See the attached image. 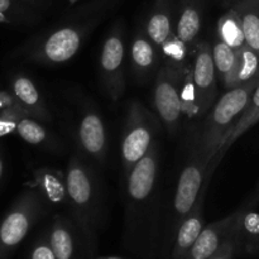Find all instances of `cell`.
<instances>
[{"label": "cell", "mask_w": 259, "mask_h": 259, "mask_svg": "<svg viewBox=\"0 0 259 259\" xmlns=\"http://www.w3.org/2000/svg\"><path fill=\"white\" fill-rule=\"evenodd\" d=\"M258 121H259V83L257 89L254 90V93H253L247 108H245V110L243 111V114L240 115L239 120L237 121L234 128L232 129L229 137H228L227 141L224 142V144L222 146L220 151L218 152L217 157L211 161L212 163H214L215 166H219V163L222 162L223 157H224V154L227 153L229 147L232 146V144L234 143L239 137H242L245 132L249 131L252 126H254Z\"/></svg>", "instance_id": "d6986e66"}, {"label": "cell", "mask_w": 259, "mask_h": 259, "mask_svg": "<svg viewBox=\"0 0 259 259\" xmlns=\"http://www.w3.org/2000/svg\"><path fill=\"white\" fill-rule=\"evenodd\" d=\"M239 215V209L223 219L217 220L209 225H205L201 234L184 259H207L211 257L224 243V240L232 234L235 222Z\"/></svg>", "instance_id": "5bb4252c"}, {"label": "cell", "mask_w": 259, "mask_h": 259, "mask_svg": "<svg viewBox=\"0 0 259 259\" xmlns=\"http://www.w3.org/2000/svg\"><path fill=\"white\" fill-rule=\"evenodd\" d=\"M175 13L174 0H156L147 18L146 29L154 45L161 48L167 39L175 35Z\"/></svg>", "instance_id": "e0dca14e"}, {"label": "cell", "mask_w": 259, "mask_h": 259, "mask_svg": "<svg viewBox=\"0 0 259 259\" xmlns=\"http://www.w3.org/2000/svg\"><path fill=\"white\" fill-rule=\"evenodd\" d=\"M68 2H70V3H76V2H77V0H68Z\"/></svg>", "instance_id": "e575fe53"}, {"label": "cell", "mask_w": 259, "mask_h": 259, "mask_svg": "<svg viewBox=\"0 0 259 259\" xmlns=\"http://www.w3.org/2000/svg\"><path fill=\"white\" fill-rule=\"evenodd\" d=\"M2 169H3V164H2V161H0V175H2Z\"/></svg>", "instance_id": "836d02e7"}, {"label": "cell", "mask_w": 259, "mask_h": 259, "mask_svg": "<svg viewBox=\"0 0 259 259\" xmlns=\"http://www.w3.org/2000/svg\"><path fill=\"white\" fill-rule=\"evenodd\" d=\"M158 47L147 34L144 27L141 28L136 32L131 45V63L134 73L139 80H146L154 71H158Z\"/></svg>", "instance_id": "2e32d148"}, {"label": "cell", "mask_w": 259, "mask_h": 259, "mask_svg": "<svg viewBox=\"0 0 259 259\" xmlns=\"http://www.w3.org/2000/svg\"><path fill=\"white\" fill-rule=\"evenodd\" d=\"M94 259H123V258H118V257H96Z\"/></svg>", "instance_id": "1f68e13d"}, {"label": "cell", "mask_w": 259, "mask_h": 259, "mask_svg": "<svg viewBox=\"0 0 259 259\" xmlns=\"http://www.w3.org/2000/svg\"><path fill=\"white\" fill-rule=\"evenodd\" d=\"M187 66L179 67L168 62L158 68L154 81L153 103L157 115L169 134H175L184 118L182 82Z\"/></svg>", "instance_id": "52a82bcc"}, {"label": "cell", "mask_w": 259, "mask_h": 259, "mask_svg": "<svg viewBox=\"0 0 259 259\" xmlns=\"http://www.w3.org/2000/svg\"><path fill=\"white\" fill-rule=\"evenodd\" d=\"M47 239L57 259H82V252L89 255L82 235L72 218L55 215Z\"/></svg>", "instance_id": "7c38bea8"}, {"label": "cell", "mask_w": 259, "mask_h": 259, "mask_svg": "<svg viewBox=\"0 0 259 259\" xmlns=\"http://www.w3.org/2000/svg\"><path fill=\"white\" fill-rule=\"evenodd\" d=\"M210 163L199 152L189 147L186 163L180 174L169 215L162 232V255L164 258L168 257L177 228L200 196Z\"/></svg>", "instance_id": "5b68a950"}, {"label": "cell", "mask_w": 259, "mask_h": 259, "mask_svg": "<svg viewBox=\"0 0 259 259\" xmlns=\"http://www.w3.org/2000/svg\"><path fill=\"white\" fill-rule=\"evenodd\" d=\"M217 167L218 166H215L212 162L210 163L206 177H205L204 185H202L201 192H200V196L197 197L196 202L192 206V209L190 210L189 214L185 217V219L182 220V223L177 228L171 250H169L168 257L166 259H184L186 257L187 253H189V250L191 249L192 245L195 244L199 235L201 234L202 229L205 228V197H206L210 180H211V176L215 169H217Z\"/></svg>", "instance_id": "30bf717a"}, {"label": "cell", "mask_w": 259, "mask_h": 259, "mask_svg": "<svg viewBox=\"0 0 259 259\" xmlns=\"http://www.w3.org/2000/svg\"><path fill=\"white\" fill-rule=\"evenodd\" d=\"M211 48L212 60H214L217 75L220 80H224L228 76V73L232 71L233 66H234L237 53H235L234 48H232L229 45L220 40L219 38H218V40L214 43Z\"/></svg>", "instance_id": "d4e9b609"}, {"label": "cell", "mask_w": 259, "mask_h": 259, "mask_svg": "<svg viewBox=\"0 0 259 259\" xmlns=\"http://www.w3.org/2000/svg\"><path fill=\"white\" fill-rule=\"evenodd\" d=\"M30 259H57L47 237L40 239L33 248L30 253Z\"/></svg>", "instance_id": "f1b7e54d"}, {"label": "cell", "mask_w": 259, "mask_h": 259, "mask_svg": "<svg viewBox=\"0 0 259 259\" xmlns=\"http://www.w3.org/2000/svg\"><path fill=\"white\" fill-rule=\"evenodd\" d=\"M40 186L46 200L53 204H62L68 201L66 179L61 177L58 172H45L40 177Z\"/></svg>", "instance_id": "603a6c76"}, {"label": "cell", "mask_w": 259, "mask_h": 259, "mask_svg": "<svg viewBox=\"0 0 259 259\" xmlns=\"http://www.w3.org/2000/svg\"><path fill=\"white\" fill-rule=\"evenodd\" d=\"M189 51L190 48L184 42H181L176 37V34L172 35L169 39H167L159 48V52L163 56L164 62L179 66V67L186 66V57Z\"/></svg>", "instance_id": "484cf974"}, {"label": "cell", "mask_w": 259, "mask_h": 259, "mask_svg": "<svg viewBox=\"0 0 259 259\" xmlns=\"http://www.w3.org/2000/svg\"><path fill=\"white\" fill-rule=\"evenodd\" d=\"M218 38L234 50L247 45L242 20L238 12L233 7L218 20Z\"/></svg>", "instance_id": "7402d4cb"}, {"label": "cell", "mask_w": 259, "mask_h": 259, "mask_svg": "<svg viewBox=\"0 0 259 259\" xmlns=\"http://www.w3.org/2000/svg\"><path fill=\"white\" fill-rule=\"evenodd\" d=\"M12 8V0H0V13H5Z\"/></svg>", "instance_id": "4dcf8cb0"}, {"label": "cell", "mask_w": 259, "mask_h": 259, "mask_svg": "<svg viewBox=\"0 0 259 259\" xmlns=\"http://www.w3.org/2000/svg\"><path fill=\"white\" fill-rule=\"evenodd\" d=\"M4 20V13H0V22H3Z\"/></svg>", "instance_id": "d6a6232c"}, {"label": "cell", "mask_w": 259, "mask_h": 259, "mask_svg": "<svg viewBox=\"0 0 259 259\" xmlns=\"http://www.w3.org/2000/svg\"><path fill=\"white\" fill-rule=\"evenodd\" d=\"M235 62L227 77L222 80L225 90L238 88L259 77V53L248 45L235 50Z\"/></svg>", "instance_id": "ac0fdd59"}, {"label": "cell", "mask_w": 259, "mask_h": 259, "mask_svg": "<svg viewBox=\"0 0 259 259\" xmlns=\"http://www.w3.org/2000/svg\"><path fill=\"white\" fill-rule=\"evenodd\" d=\"M124 56V28L120 22H116L104 40L99 60L101 83L109 98L114 101L123 96L126 88Z\"/></svg>", "instance_id": "ba28073f"}, {"label": "cell", "mask_w": 259, "mask_h": 259, "mask_svg": "<svg viewBox=\"0 0 259 259\" xmlns=\"http://www.w3.org/2000/svg\"><path fill=\"white\" fill-rule=\"evenodd\" d=\"M158 176L159 143L156 139L125 177L124 244L143 258L162 255L163 227L158 205Z\"/></svg>", "instance_id": "6da1fadb"}, {"label": "cell", "mask_w": 259, "mask_h": 259, "mask_svg": "<svg viewBox=\"0 0 259 259\" xmlns=\"http://www.w3.org/2000/svg\"><path fill=\"white\" fill-rule=\"evenodd\" d=\"M258 83L259 77L225 91L205 115L199 128L191 133L189 147L211 162L247 108Z\"/></svg>", "instance_id": "3957f363"}, {"label": "cell", "mask_w": 259, "mask_h": 259, "mask_svg": "<svg viewBox=\"0 0 259 259\" xmlns=\"http://www.w3.org/2000/svg\"><path fill=\"white\" fill-rule=\"evenodd\" d=\"M229 2H234L235 3V2H238V0H229Z\"/></svg>", "instance_id": "d590c367"}, {"label": "cell", "mask_w": 259, "mask_h": 259, "mask_svg": "<svg viewBox=\"0 0 259 259\" xmlns=\"http://www.w3.org/2000/svg\"><path fill=\"white\" fill-rule=\"evenodd\" d=\"M19 136L24 139L25 142L30 144H34V146H40V144H53L58 148L60 143H58L57 139H52L51 136L48 134V132L40 125L39 123H37L35 120L29 118H23L20 119L19 123H18L17 128Z\"/></svg>", "instance_id": "cb8c5ba5"}, {"label": "cell", "mask_w": 259, "mask_h": 259, "mask_svg": "<svg viewBox=\"0 0 259 259\" xmlns=\"http://www.w3.org/2000/svg\"><path fill=\"white\" fill-rule=\"evenodd\" d=\"M191 73L199 118H201L209 113L218 100V75L212 60V48L207 42H201L195 47Z\"/></svg>", "instance_id": "9c48e42d"}, {"label": "cell", "mask_w": 259, "mask_h": 259, "mask_svg": "<svg viewBox=\"0 0 259 259\" xmlns=\"http://www.w3.org/2000/svg\"><path fill=\"white\" fill-rule=\"evenodd\" d=\"M101 18V9H90L63 20L40 38L35 58L46 65H61L72 60Z\"/></svg>", "instance_id": "277c9868"}, {"label": "cell", "mask_w": 259, "mask_h": 259, "mask_svg": "<svg viewBox=\"0 0 259 259\" xmlns=\"http://www.w3.org/2000/svg\"><path fill=\"white\" fill-rule=\"evenodd\" d=\"M201 0H181L175 19V34L187 47L195 48L199 45V35L202 28Z\"/></svg>", "instance_id": "9a60e30c"}, {"label": "cell", "mask_w": 259, "mask_h": 259, "mask_svg": "<svg viewBox=\"0 0 259 259\" xmlns=\"http://www.w3.org/2000/svg\"><path fill=\"white\" fill-rule=\"evenodd\" d=\"M159 121L141 101L133 100L129 104L121 142V164L125 177L157 139Z\"/></svg>", "instance_id": "8992f818"}, {"label": "cell", "mask_w": 259, "mask_h": 259, "mask_svg": "<svg viewBox=\"0 0 259 259\" xmlns=\"http://www.w3.org/2000/svg\"><path fill=\"white\" fill-rule=\"evenodd\" d=\"M18 123L19 121L15 120L14 116H4V118H0V137L12 133L14 129L18 128Z\"/></svg>", "instance_id": "f546056e"}, {"label": "cell", "mask_w": 259, "mask_h": 259, "mask_svg": "<svg viewBox=\"0 0 259 259\" xmlns=\"http://www.w3.org/2000/svg\"><path fill=\"white\" fill-rule=\"evenodd\" d=\"M182 111L184 116L187 118H199V109L196 104V96H195L194 83H192V73L191 65L186 68V72L184 76V82H182Z\"/></svg>", "instance_id": "4316f807"}, {"label": "cell", "mask_w": 259, "mask_h": 259, "mask_svg": "<svg viewBox=\"0 0 259 259\" xmlns=\"http://www.w3.org/2000/svg\"><path fill=\"white\" fill-rule=\"evenodd\" d=\"M233 8L242 20L245 42L259 53V0H238Z\"/></svg>", "instance_id": "44dd1931"}, {"label": "cell", "mask_w": 259, "mask_h": 259, "mask_svg": "<svg viewBox=\"0 0 259 259\" xmlns=\"http://www.w3.org/2000/svg\"><path fill=\"white\" fill-rule=\"evenodd\" d=\"M77 139L81 151L89 158H93L99 164L105 162L108 154V133L101 115L90 104H86L81 109Z\"/></svg>", "instance_id": "8fae6325"}, {"label": "cell", "mask_w": 259, "mask_h": 259, "mask_svg": "<svg viewBox=\"0 0 259 259\" xmlns=\"http://www.w3.org/2000/svg\"><path fill=\"white\" fill-rule=\"evenodd\" d=\"M43 210L39 196L32 194L18 210L10 212L0 227V242L4 247L12 248L19 244L29 232L30 227Z\"/></svg>", "instance_id": "4fadbf2b"}, {"label": "cell", "mask_w": 259, "mask_h": 259, "mask_svg": "<svg viewBox=\"0 0 259 259\" xmlns=\"http://www.w3.org/2000/svg\"><path fill=\"white\" fill-rule=\"evenodd\" d=\"M71 218L77 225L89 255L95 250L103 223V196L95 172L75 154L65 175Z\"/></svg>", "instance_id": "7a4b0ae2"}, {"label": "cell", "mask_w": 259, "mask_h": 259, "mask_svg": "<svg viewBox=\"0 0 259 259\" xmlns=\"http://www.w3.org/2000/svg\"><path fill=\"white\" fill-rule=\"evenodd\" d=\"M13 88H14V94L18 100L28 111H30V114H33L35 118L40 119V120H50V113L40 98L39 91L32 82V80L24 77V76H20L14 81Z\"/></svg>", "instance_id": "ffe728a7"}, {"label": "cell", "mask_w": 259, "mask_h": 259, "mask_svg": "<svg viewBox=\"0 0 259 259\" xmlns=\"http://www.w3.org/2000/svg\"><path fill=\"white\" fill-rule=\"evenodd\" d=\"M238 255H239L238 243L237 239H235L234 232L232 230V234L224 240L222 247H220L211 257L207 259H235V257H238Z\"/></svg>", "instance_id": "83f0119b"}]
</instances>
